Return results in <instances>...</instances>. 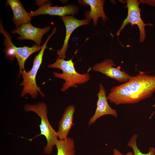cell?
Masks as SVG:
<instances>
[{"instance_id": "obj_17", "label": "cell", "mask_w": 155, "mask_h": 155, "mask_svg": "<svg viewBox=\"0 0 155 155\" xmlns=\"http://www.w3.org/2000/svg\"><path fill=\"white\" fill-rule=\"evenodd\" d=\"M137 135L136 134H134L131 137L127 143L128 146L131 148L133 151L134 155H155V149L152 147L149 148V152L146 154L142 153L138 148L136 144V140Z\"/></svg>"}, {"instance_id": "obj_12", "label": "cell", "mask_w": 155, "mask_h": 155, "mask_svg": "<svg viewBox=\"0 0 155 155\" xmlns=\"http://www.w3.org/2000/svg\"><path fill=\"white\" fill-rule=\"evenodd\" d=\"M6 6L9 5L13 11L12 21L16 26L15 28L24 24L30 22L32 18L25 9L21 2L18 0H7Z\"/></svg>"}, {"instance_id": "obj_4", "label": "cell", "mask_w": 155, "mask_h": 155, "mask_svg": "<svg viewBox=\"0 0 155 155\" xmlns=\"http://www.w3.org/2000/svg\"><path fill=\"white\" fill-rule=\"evenodd\" d=\"M26 112L32 111L36 114L41 119L39 125L40 133L38 135H44L46 139L47 144L44 149V152L46 154H51L53 151V147L55 146L58 140L57 131L51 125L47 117V107L44 102L36 104H26L24 106Z\"/></svg>"}, {"instance_id": "obj_1", "label": "cell", "mask_w": 155, "mask_h": 155, "mask_svg": "<svg viewBox=\"0 0 155 155\" xmlns=\"http://www.w3.org/2000/svg\"><path fill=\"white\" fill-rule=\"evenodd\" d=\"M155 92V75L140 71L131 76L127 82L113 87L107 96L108 100L116 105L136 103L149 98Z\"/></svg>"}, {"instance_id": "obj_13", "label": "cell", "mask_w": 155, "mask_h": 155, "mask_svg": "<svg viewBox=\"0 0 155 155\" xmlns=\"http://www.w3.org/2000/svg\"><path fill=\"white\" fill-rule=\"evenodd\" d=\"M75 108L73 105H69L65 109L62 117L59 122L57 131L59 140L67 138L69 133L74 125L73 122Z\"/></svg>"}, {"instance_id": "obj_7", "label": "cell", "mask_w": 155, "mask_h": 155, "mask_svg": "<svg viewBox=\"0 0 155 155\" xmlns=\"http://www.w3.org/2000/svg\"><path fill=\"white\" fill-rule=\"evenodd\" d=\"M51 29L50 26L43 28H37L33 26L30 22L15 28L11 32V33L19 34L20 36H18L17 39L20 41L31 40L34 42L37 45L40 46L43 36L49 31Z\"/></svg>"}, {"instance_id": "obj_18", "label": "cell", "mask_w": 155, "mask_h": 155, "mask_svg": "<svg viewBox=\"0 0 155 155\" xmlns=\"http://www.w3.org/2000/svg\"><path fill=\"white\" fill-rule=\"evenodd\" d=\"M113 155H134V153L132 152L129 151L127 152L125 154H123L117 149H114L113 150Z\"/></svg>"}, {"instance_id": "obj_5", "label": "cell", "mask_w": 155, "mask_h": 155, "mask_svg": "<svg viewBox=\"0 0 155 155\" xmlns=\"http://www.w3.org/2000/svg\"><path fill=\"white\" fill-rule=\"evenodd\" d=\"M128 9L127 17L122 23L119 29L116 33L118 36L121 31L129 23H130L132 26L137 25L140 31V41L143 42L146 38L145 26L148 25L152 26V24H145L141 18L140 12L141 10L139 6L140 3L137 0H127L126 1Z\"/></svg>"}, {"instance_id": "obj_11", "label": "cell", "mask_w": 155, "mask_h": 155, "mask_svg": "<svg viewBox=\"0 0 155 155\" xmlns=\"http://www.w3.org/2000/svg\"><path fill=\"white\" fill-rule=\"evenodd\" d=\"M78 2L83 6L89 5L90 7V11L84 13L86 19L93 20V25L96 26L100 18H101L104 22L108 20L104 10V1L103 0H79Z\"/></svg>"}, {"instance_id": "obj_19", "label": "cell", "mask_w": 155, "mask_h": 155, "mask_svg": "<svg viewBox=\"0 0 155 155\" xmlns=\"http://www.w3.org/2000/svg\"><path fill=\"white\" fill-rule=\"evenodd\" d=\"M140 2L144 4H147L151 6H155V0H142L140 1Z\"/></svg>"}, {"instance_id": "obj_6", "label": "cell", "mask_w": 155, "mask_h": 155, "mask_svg": "<svg viewBox=\"0 0 155 155\" xmlns=\"http://www.w3.org/2000/svg\"><path fill=\"white\" fill-rule=\"evenodd\" d=\"M51 1H46L42 3L36 10L29 13L31 17L41 15L57 16L61 17L67 15L73 16L79 11L78 7L74 4H69L63 6H51Z\"/></svg>"}, {"instance_id": "obj_20", "label": "cell", "mask_w": 155, "mask_h": 155, "mask_svg": "<svg viewBox=\"0 0 155 155\" xmlns=\"http://www.w3.org/2000/svg\"><path fill=\"white\" fill-rule=\"evenodd\" d=\"M152 106L154 108H155V104H153V105H152ZM155 113V110L152 113V115H151L150 116V119L152 117V116Z\"/></svg>"}, {"instance_id": "obj_16", "label": "cell", "mask_w": 155, "mask_h": 155, "mask_svg": "<svg viewBox=\"0 0 155 155\" xmlns=\"http://www.w3.org/2000/svg\"><path fill=\"white\" fill-rule=\"evenodd\" d=\"M0 32L5 37L3 44L5 46L4 52L5 53V57L13 61L16 57L15 51L13 47L14 45L11 41V35L4 29L1 22H0Z\"/></svg>"}, {"instance_id": "obj_14", "label": "cell", "mask_w": 155, "mask_h": 155, "mask_svg": "<svg viewBox=\"0 0 155 155\" xmlns=\"http://www.w3.org/2000/svg\"><path fill=\"white\" fill-rule=\"evenodd\" d=\"M13 47L15 51L16 58L18 61L20 68L18 75V76L19 77L21 72L25 69V63L26 59L33 53L41 50L42 46H38L34 44L30 47L26 46L23 47H17L14 45Z\"/></svg>"}, {"instance_id": "obj_9", "label": "cell", "mask_w": 155, "mask_h": 155, "mask_svg": "<svg viewBox=\"0 0 155 155\" xmlns=\"http://www.w3.org/2000/svg\"><path fill=\"white\" fill-rule=\"evenodd\" d=\"M66 28V34L63 46L57 51V54L60 58L65 59V53L68 46L69 41L71 34L76 28L81 26L88 25L91 21L88 19L78 20L74 16L67 15L61 17Z\"/></svg>"}, {"instance_id": "obj_3", "label": "cell", "mask_w": 155, "mask_h": 155, "mask_svg": "<svg viewBox=\"0 0 155 155\" xmlns=\"http://www.w3.org/2000/svg\"><path fill=\"white\" fill-rule=\"evenodd\" d=\"M56 32L55 30H53L51 33L42 45L40 51L34 59L31 69L27 71L24 69L21 72L20 75H22L23 81L20 85L23 86L21 94V96L22 97L29 94L33 99H35L37 97L38 93L40 94L42 97H45V94L41 91L40 88L37 85L36 77L42 62L44 51L47 48L46 45L48 42Z\"/></svg>"}, {"instance_id": "obj_15", "label": "cell", "mask_w": 155, "mask_h": 155, "mask_svg": "<svg viewBox=\"0 0 155 155\" xmlns=\"http://www.w3.org/2000/svg\"><path fill=\"white\" fill-rule=\"evenodd\" d=\"M55 146L57 149V155H75L74 142L71 138L58 140Z\"/></svg>"}, {"instance_id": "obj_8", "label": "cell", "mask_w": 155, "mask_h": 155, "mask_svg": "<svg viewBox=\"0 0 155 155\" xmlns=\"http://www.w3.org/2000/svg\"><path fill=\"white\" fill-rule=\"evenodd\" d=\"M114 61L111 59H106L95 64L92 68L94 71L100 72L106 76L120 82H127L130 77L128 73L120 68L114 67Z\"/></svg>"}, {"instance_id": "obj_2", "label": "cell", "mask_w": 155, "mask_h": 155, "mask_svg": "<svg viewBox=\"0 0 155 155\" xmlns=\"http://www.w3.org/2000/svg\"><path fill=\"white\" fill-rule=\"evenodd\" d=\"M47 67L49 68H58L62 71V73L54 71L53 74L55 78L65 80L61 88L63 92H65L71 87L77 88V84H84L90 78L88 72L82 74L76 71L72 59L65 60L58 57L54 63L48 65Z\"/></svg>"}, {"instance_id": "obj_10", "label": "cell", "mask_w": 155, "mask_h": 155, "mask_svg": "<svg viewBox=\"0 0 155 155\" xmlns=\"http://www.w3.org/2000/svg\"><path fill=\"white\" fill-rule=\"evenodd\" d=\"M106 91L102 84L100 83L99 85V91L97 94L98 100L97 108L93 116L90 119L88 124L90 125L100 117L106 115H111L115 117L118 116L116 111L112 108L108 102Z\"/></svg>"}]
</instances>
